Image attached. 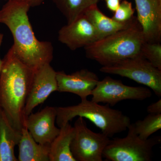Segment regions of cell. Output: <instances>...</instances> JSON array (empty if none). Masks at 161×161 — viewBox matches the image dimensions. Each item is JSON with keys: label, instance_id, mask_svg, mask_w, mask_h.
Here are the masks:
<instances>
[{"label": "cell", "instance_id": "23", "mask_svg": "<svg viewBox=\"0 0 161 161\" xmlns=\"http://www.w3.org/2000/svg\"><path fill=\"white\" fill-rule=\"evenodd\" d=\"M105 1L107 8L113 12H115L120 5L121 0H103Z\"/></svg>", "mask_w": 161, "mask_h": 161}, {"label": "cell", "instance_id": "24", "mask_svg": "<svg viewBox=\"0 0 161 161\" xmlns=\"http://www.w3.org/2000/svg\"><path fill=\"white\" fill-rule=\"evenodd\" d=\"M5 1L6 2L9 1H16V2L25 3L29 5L31 8V7L40 6L41 4H43L44 0H5Z\"/></svg>", "mask_w": 161, "mask_h": 161}, {"label": "cell", "instance_id": "9", "mask_svg": "<svg viewBox=\"0 0 161 161\" xmlns=\"http://www.w3.org/2000/svg\"><path fill=\"white\" fill-rule=\"evenodd\" d=\"M57 72L50 64H46L34 70L30 89L24 108L27 116L35 108L43 103L53 92H58Z\"/></svg>", "mask_w": 161, "mask_h": 161}, {"label": "cell", "instance_id": "15", "mask_svg": "<svg viewBox=\"0 0 161 161\" xmlns=\"http://www.w3.org/2000/svg\"><path fill=\"white\" fill-rule=\"evenodd\" d=\"M84 14L95 27L99 40L128 28L137 21L135 17L128 22H119L115 21L104 14L98 8L97 5L91 6L85 12Z\"/></svg>", "mask_w": 161, "mask_h": 161}, {"label": "cell", "instance_id": "7", "mask_svg": "<svg viewBox=\"0 0 161 161\" xmlns=\"http://www.w3.org/2000/svg\"><path fill=\"white\" fill-rule=\"evenodd\" d=\"M71 151L76 161H102L103 152L111 138L90 130L84 118L78 117L74 125Z\"/></svg>", "mask_w": 161, "mask_h": 161}, {"label": "cell", "instance_id": "6", "mask_svg": "<svg viewBox=\"0 0 161 161\" xmlns=\"http://www.w3.org/2000/svg\"><path fill=\"white\" fill-rule=\"evenodd\" d=\"M101 72L117 75L146 86L156 95L161 96V70L142 56L128 58L117 63L103 66Z\"/></svg>", "mask_w": 161, "mask_h": 161}, {"label": "cell", "instance_id": "20", "mask_svg": "<svg viewBox=\"0 0 161 161\" xmlns=\"http://www.w3.org/2000/svg\"><path fill=\"white\" fill-rule=\"evenodd\" d=\"M141 55L153 66L161 70L160 42H145L142 46Z\"/></svg>", "mask_w": 161, "mask_h": 161}, {"label": "cell", "instance_id": "16", "mask_svg": "<svg viewBox=\"0 0 161 161\" xmlns=\"http://www.w3.org/2000/svg\"><path fill=\"white\" fill-rule=\"evenodd\" d=\"M19 146V161H50V145H41L36 142L24 126L21 132Z\"/></svg>", "mask_w": 161, "mask_h": 161}, {"label": "cell", "instance_id": "8", "mask_svg": "<svg viewBox=\"0 0 161 161\" xmlns=\"http://www.w3.org/2000/svg\"><path fill=\"white\" fill-rule=\"evenodd\" d=\"M91 95L92 101L114 106L122 101L145 100L150 98L152 93L147 87L129 86L108 76L98 81Z\"/></svg>", "mask_w": 161, "mask_h": 161}, {"label": "cell", "instance_id": "14", "mask_svg": "<svg viewBox=\"0 0 161 161\" xmlns=\"http://www.w3.org/2000/svg\"><path fill=\"white\" fill-rule=\"evenodd\" d=\"M21 132L15 129L0 107V161H17L14 154Z\"/></svg>", "mask_w": 161, "mask_h": 161}, {"label": "cell", "instance_id": "4", "mask_svg": "<svg viewBox=\"0 0 161 161\" xmlns=\"http://www.w3.org/2000/svg\"><path fill=\"white\" fill-rule=\"evenodd\" d=\"M56 122L59 128L76 117L88 119L103 134L112 138L115 134L128 130L131 119L119 110L88 100H81L78 104L57 107Z\"/></svg>", "mask_w": 161, "mask_h": 161}, {"label": "cell", "instance_id": "5", "mask_svg": "<svg viewBox=\"0 0 161 161\" xmlns=\"http://www.w3.org/2000/svg\"><path fill=\"white\" fill-rule=\"evenodd\" d=\"M126 136L110 141L104 149L103 158L111 161H150L153 156V147L160 143V136L142 140L139 137L131 123Z\"/></svg>", "mask_w": 161, "mask_h": 161}, {"label": "cell", "instance_id": "3", "mask_svg": "<svg viewBox=\"0 0 161 161\" xmlns=\"http://www.w3.org/2000/svg\"><path fill=\"white\" fill-rule=\"evenodd\" d=\"M137 21L126 29L95 41L85 47L86 57L103 66H107L128 58L142 56L145 43Z\"/></svg>", "mask_w": 161, "mask_h": 161}, {"label": "cell", "instance_id": "17", "mask_svg": "<svg viewBox=\"0 0 161 161\" xmlns=\"http://www.w3.org/2000/svg\"><path fill=\"white\" fill-rule=\"evenodd\" d=\"M74 132L69 122L60 127V132L50 144V161H76L70 149Z\"/></svg>", "mask_w": 161, "mask_h": 161}, {"label": "cell", "instance_id": "25", "mask_svg": "<svg viewBox=\"0 0 161 161\" xmlns=\"http://www.w3.org/2000/svg\"><path fill=\"white\" fill-rule=\"evenodd\" d=\"M4 38V36L3 34L0 33V49H1V46H2V43ZM2 65H3V59H1L0 58V72H1V69H2Z\"/></svg>", "mask_w": 161, "mask_h": 161}, {"label": "cell", "instance_id": "26", "mask_svg": "<svg viewBox=\"0 0 161 161\" xmlns=\"http://www.w3.org/2000/svg\"><path fill=\"white\" fill-rule=\"evenodd\" d=\"M101 1H103V0H101Z\"/></svg>", "mask_w": 161, "mask_h": 161}, {"label": "cell", "instance_id": "19", "mask_svg": "<svg viewBox=\"0 0 161 161\" xmlns=\"http://www.w3.org/2000/svg\"><path fill=\"white\" fill-rule=\"evenodd\" d=\"M133 125L139 137L142 140L148 139L161 129V114H149L143 119L137 120Z\"/></svg>", "mask_w": 161, "mask_h": 161}, {"label": "cell", "instance_id": "11", "mask_svg": "<svg viewBox=\"0 0 161 161\" xmlns=\"http://www.w3.org/2000/svg\"><path fill=\"white\" fill-rule=\"evenodd\" d=\"M57 115V107L47 106L26 116L24 126L36 142L50 145L60 131V128L55 125Z\"/></svg>", "mask_w": 161, "mask_h": 161}, {"label": "cell", "instance_id": "12", "mask_svg": "<svg viewBox=\"0 0 161 161\" xmlns=\"http://www.w3.org/2000/svg\"><path fill=\"white\" fill-rule=\"evenodd\" d=\"M137 22L145 42H160L161 0H134Z\"/></svg>", "mask_w": 161, "mask_h": 161}, {"label": "cell", "instance_id": "13", "mask_svg": "<svg viewBox=\"0 0 161 161\" xmlns=\"http://www.w3.org/2000/svg\"><path fill=\"white\" fill-rule=\"evenodd\" d=\"M58 92H68L78 95L81 100L87 99L99 81L95 73L82 69L70 74L57 72Z\"/></svg>", "mask_w": 161, "mask_h": 161}, {"label": "cell", "instance_id": "2", "mask_svg": "<svg viewBox=\"0 0 161 161\" xmlns=\"http://www.w3.org/2000/svg\"><path fill=\"white\" fill-rule=\"evenodd\" d=\"M33 74V70L17 58L11 47L3 59L0 72V107L15 129L21 132Z\"/></svg>", "mask_w": 161, "mask_h": 161}, {"label": "cell", "instance_id": "10", "mask_svg": "<svg viewBox=\"0 0 161 161\" xmlns=\"http://www.w3.org/2000/svg\"><path fill=\"white\" fill-rule=\"evenodd\" d=\"M58 40L72 51L85 47L99 40L98 33L84 14L62 26L58 31Z\"/></svg>", "mask_w": 161, "mask_h": 161}, {"label": "cell", "instance_id": "18", "mask_svg": "<svg viewBox=\"0 0 161 161\" xmlns=\"http://www.w3.org/2000/svg\"><path fill=\"white\" fill-rule=\"evenodd\" d=\"M66 19L67 23L73 22L89 7L97 5L99 0H52Z\"/></svg>", "mask_w": 161, "mask_h": 161}, {"label": "cell", "instance_id": "22", "mask_svg": "<svg viewBox=\"0 0 161 161\" xmlns=\"http://www.w3.org/2000/svg\"><path fill=\"white\" fill-rule=\"evenodd\" d=\"M147 111L149 114H161V99L148 106L147 108Z\"/></svg>", "mask_w": 161, "mask_h": 161}, {"label": "cell", "instance_id": "21", "mask_svg": "<svg viewBox=\"0 0 161 161\" xmlns=\"http://www.w3.org/2000/svg\"><path fill=\"white\" fill-rule=\"evenodd\" d=\"M135 9L132 7V3L127 0H123L114 12L112 18L118 22H128L135 17L133 15Z\"/></svg>", "mask_w": 161, "mask_h": 161}, {"label": "cell", "instance_id": "1", "mask_svg": "<svg viewBox=\"0 0 161 161\" xmlns=\"http://www.w3.org/2000/svg\"><path fill=\"white\" fill-rule=\"evenodd\" d=\"M31 7L26 3L7 1L0 10V23L6 25L14 39L12 46L16 56L33 70L53 58V47L49 41H40L35 36L28 13Z\"/></svg>", "mask_w": 161, "mask_h": 161}]
</instances>
